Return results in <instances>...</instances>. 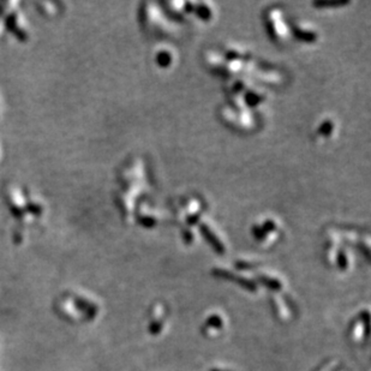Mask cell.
<instances>
[{
    "mask_svg": "<svg viewBox=\"0 0 371 371\" xmlns=\"http://www.w3.org/2000/svg\"><path fill=\"white\" fill-rule=\"evenodd\" d=\"M4 201L11 216L22 225H34L42 221L46 214L44 204L26 188L10 184L4 189Z\"/></svg>",
    "mask_w": 371,
    "mask_h": 371,
    "instance_id": "obj_1",
    "label": "cell"
},
{
    "mask_svg": "<svg viewBox=\"0 0 371 371\" xmlns=\"http://www.w3.org/2000/svg\"><path fill=\"white\" fill-rule=\"evenodd\" d=\"M17 6V2H0V38L14 36L16 40L24 41L28 38L22 14Z\"/></svg>",
    "mask_w": 371,
    "mask_h": 371,
    "instance_id": "obj_2",
    "label": "cell"
}]
</instances>
